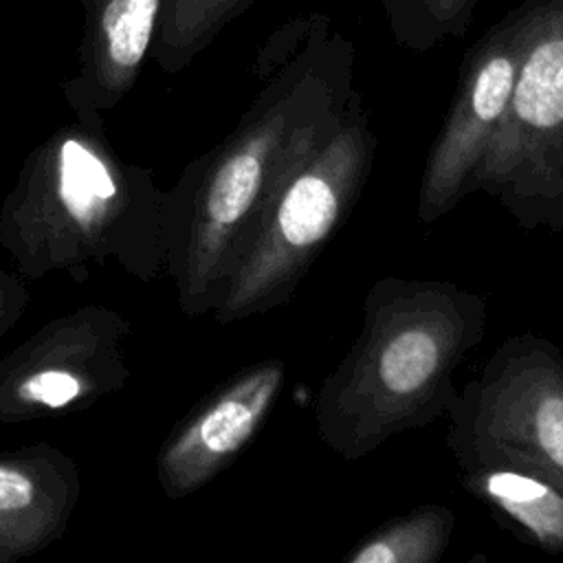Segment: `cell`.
Returning a JSON list of instances; mask_svg holds the SVG:
<instances>
[{
	"mask_svg": "<svg viewBox=\"0 0 563 563\" xmlns=\"http://www.w3.org/2000/svg\"><path fill=\"white\" fill-rule=\"evenodd\" d=\"M484 330L479 292L440 279H376L356 341L317 394L321 440L343 460H358L440 418L455 398L453 374Z\"/></svg>",
	"mask_w": 563,
	"mask_h": 563,
	"instance_id": "3",
	"label": "cell"
},
{
	"mask_svg": "<svg viewBox=\"0 0 563 563\" xmlns=\"http://www.w3.org/2000/svg\"><path fill=\"white\" fill-rule=\"evenodd\" d=\"M253 2L255 0H165L152 59L165 73H180Z\"/></svg>",
	"mask_w": 563,
	"mask_h": 563,
	"instance_id": "14",
	"label": "cell"
},
{
	"mask_svg": "<svg viewBox=\"0 0 563 563\" xmlns=\"http://www.w3.org/2000/svg\"><path fill=\"white\" fill-rule=\"evenodd\" d=\"M449 411L462 466H506L563 490V358L545 339H508Z\"/></svg>",
	"mask_w": 563,
	"mask_h": 563,
	"instance_id": "6",
	"label": "cell"
},
{
	"mask_svg": "<svg viewBox=\"0 0 563 563\" xmlns=\"http://www.w3.org/2000/svg\"><path fill=\"white\" fill-rule=\"evenodd\" d=\"M77 73L62 86L75 117L112 110L134 88L158 35L165 0H81Z\"/></svg>",
	"mask_w": 563,
	"mask_h": 563,
	"instance_id": "10",
	"label": "cell"
},
{
	"mask_svg": "<svg viewBox=\"0 0 563 563\" xmlns=\"http://www.w3.org/2000/svg\"><path fill=\"white\" fill-rule=\"evenodd\" d=\"M79 495L77 462L48 440L0 451V563L33 556L62 539Z\"/></svg>",
	"mask_w": 563,
	"mask_h": 563,
	"instance_id": "11",
	"label": "cell"
},
{
	"mask_svg": "<svg viewBox=\"0 0 563 563\" xmlns=\"http://www.w3.org/2000/svg\"><path fill=\"white\" fill-rule=\"evenodd\" d=\"M523 42L475 191L523 229L563 231V0H526Z\"/></svg>",
	"mask_w": 563,
	"mask_h": 563,
	"instance_id": "5",
	"label": "cell"
},
{
	"mask_svg": "<svg viewBox=\"0 0 563 563\" xmlns=\"http://www.w3.org/2000/svg\"><path fill=\"white\" fill-rule=\"evenodd\" d=\"M453 510L442 504H422L378 526L361 539L345 563H435L453 532Z\"/></svg>",
	"mask_w": 563,
	"mask_h": 563,
	"instance_id": "13",
	"label": "cell"
},
{
	"mask_svg": "<svg viewBox=\"0 0 563 563\" xmlns=\"http://www.w3.org/2000/svg\"><path fill=\"white\" fill-rule=\"evenodd\" d=\"M354 51L323 29L268 79L238 128L163 191L167 275L187 317L211 314L295 163L352 92Z\"/></svg>",
	"mask_w": 563,
	"mask_h": 563,
	"instance_id": "1",
	"label": "cell"
},
{
	"mask_svg": "<svg viewBox=\"0 0 563 563\" xmlns=\"http://www.w3.org/2000/svg\"><path fill=\"white\" fill-rule=\"evenodd\" d=\"M464 486L510 517L545 552H563V490L506 466H464Z\"/></svg>",
	"mask_w": 563,
	"mask_h": 563,
	"instance_id": "12",
	"label": "cell"
},
{
	"mask_svg": "<svg viewBox=\"0 0 563 563\" xmlns=\"http://www.w3.org/2000/svg\"><path fill=\"white\" fill-rule=\"evenodd\" d=\"M29 301L31 292L24 277L0 264V339L9 334L11 328L22 319Z\"/></svg>",
	"mask_w": 563,
	"mask_h": 563,
	"instance_id": "16",
	"label": "cell"
},
{
	"mask_svg": "<svg viewBox=\"0 0 563 563\" xmlns=\"http://www.w3.org/2000/svg\"><path fill=\"white\" fill-rule=\"evenodd\" d=\"M130 332L123 312L99 303L46 321L0 358V422L86 409L123 389Z\"/></svg>",
	"mask_w": 563,
	"mask_h": 563,
	"instance_id": "7",
	"label": "cell"
},
{
	"mask_svg": "<svg viewBox=\"0 0 563 563\" xmlns=\"http://www.w3.org/2000/svg\"><path fill=\"white\" fill-rule=\"evenodd\" d=\"M284 378V361L266 358L240 369L200 400L156 455V479L165 497L183 499L224 471L266 422Z\"/></svg>",
	"mask_w": 563,
	"mask_h": 563,
	"instance_id": "9",
	"label": "cell"
},
{
	"mask_svg": "<svg viewBox=\"0 0 563 563\" xmlns=\"http://www.w3.org/2000/svg\"><path fill=\"white\" fill-rule=\"evenodd\" d=\"M0 246L29 282H84L108 262L156 282L167 275L163 189L152 169L117 154L101 114L75 117L24 158L0 207Z\"/></svg>",
	"mask_w": 563,
	"mask_h": 563,
	"instance_id": "2",
	"label": "cell"
},
{
	"mask_svg": "<svg viewBox=\"0 0 563 563\" xmlns=\"http://www.w3.org/2000/svg\"><path fill=\"white\" fill-rule=\"evenodd\" d=\"M374 150L376 136L363 99L352 88L347 101L271 198L211 312L216 323L229 325L290 299L358 200Z\"/></svg>",
	"mask_w": 563,
	"mask_h": 563,
	"instance_id": "4",
	"label": "cell"
},
{
	"mask_svg": "<svg viewBox=\"0 0 563 563\" xmlns=\"http://www.w3.org/2000/svg\"><path fill=\"white\" fill-rule=\"evenodd\" d=\"M523 20L526 4H519L464 55L451 110L422 169L416 205L422 222H435L475 191L486 147L510 99Z\"/></svg>",
	"mask_w": 563,
	"mask_h": 563,
	"instance_id": "8",
	"label": "cell"
},
{
	"mask_svg": "<svg viewBox=\"0 0 563 563\" xmlns=\"http://www.w3.org/2000/svg\"><path fill=\"white\" fill-rule=\"evenodd\" d=\"M479 0H380L389 31L407 51L424 53L466 35Z\"/></svg>",
	"mask_w": 563,
	"mask_h": 563,
	"instance_id": "15",
	"label": "cell"
}]
</instances>
